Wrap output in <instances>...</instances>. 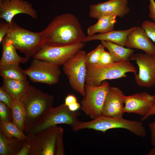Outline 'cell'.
<instances>
[{
  "mask_svg": "<svg viewBox=\"0 0 155 155\" xmlns=\"http://www.w3.org/2000/svg\"><path fill=\"white\" fill-rule=\"evenodd\" d=\"M85 45L83 42L65 46L44 45L33 58L51 62L59 66L73 57Z\"/></svg>",
  "mask_w": 155,
  "mask_h": 155,
  "instance_id": "obj_10",
  "label": "cell"
},
{
  "mask_svg": "<svg viewBox=\"0 0 155 155\" xmlns=\"http://www.w3.org/2000/svg\"><path fill=\"white\" fill-rule=\"evenodd\" d=\"M154 105L151 110L144 116L141 119L140 121H142L147 119L149 116L155 114V93L154 95Z\"/></svg>",
  "mask_w": 155,
  "mask_h": 155,
  "instance_id": "obj_38",
  "label": "cell"
},
{
  "mask_svg": "<svg viewBox=\"0 0 155 155\" xmlns=\"http://www.w3.org/2000/svg\"><path fill=\"white\" fill-rule=\"evenodd\" d=\"M141 26L145 30L150 38L155 42V22L145 20Z\"/></svg>",
  "mask_w": 155,
  "mask_h": 155,
  "instance_id": "obj_30",
  "label": "cell"
},
{
  "mask_svg": "<svg viewBox=\"0 0 155 155\" xmlns=\"http://www.w3.org/2000/svg\"><path fill=\"white\" fill-rule=\"evenodd\" d=\"M1 44L2 52L0 61V66L8 64H18L26 63L30 58L19 56L11 41L6 36Z\"/></svg>",
  "mask_w": 155,
  "mask_h": 155,
  "instance_id": "obj_18",
  "label": "cell"
},
{
  "mask_svg": "<svg viewBox=\"0 0 155 155\" xmlns=\"http://www.w3.org/2000/svg\"><path fill=\"white\" fill-rule=\"evenodd\" d=\"M27 135L28 136L27 139L17 155H29L30 149V137L29 135Z\"/></svg>",
  "mask_w": 155,
  "mask_h": 155,
  "instance_id": "obj_34",
  "label": "cell"
},
{
  "mask_svg": "<svg viewBox=\"0 0 155 155\" xmlns=\"http://www.w3.org/2000/svg\"><path fill=\"white\" fill-rule=\"evenodd\" d=\"M11 23L5 21L0 24V43L7 35L11 28Z\"/></svg>",
  "mask_w": 155,
  "mask_h": 155,
  "instance_id": "obj_33",
  "label": "cell"
},
{
  "mask_svg": "<svg viewBox=\"0 0 155 155\" xmlns=\"http://www.w3.org/2000/svg\"><path fill=\"white\" fill-rule=\"evenodd\" d=\"M29 85L27 80L4 79L1 87L14 100H21Z\"/></svg>",
  "mask_w": 155,
  "mask_h": 155,
  "instance_id": "obj_20",
  "label": "cell"
},
{
  "mask_svg": "<svg viewBox=\"0 0 155 155\" xmlns=\"http://www.w3.org/2000/svg\"><path fill=\"white\" fill-rule=\"evenodd\" d=\"M77 102L78 101L76 96L74 94H69L65 97L64 103L67 106L71 104Z\"/></svg>",
  "mask_w": 155,
  "mask_h": 155,
  "instance_id": "obj_37",
  "label": "cell"
},
{
  "mask_svg": "<svg viewBox=\"0 0 155 155\" xmlns=\"http://www.w3.org/2000/svg\"><path fill=\"white\" fill-rule=\"evenodd\" d=\"M150 132L151 143L153 147H155V121L148 124Z\"/></svg>",
  "mask_w": 155,
  "mask_h": 155,
  "instance_id": "obj_35",
  "label": "cell"
},
{
  "mask_svg": "<svg viewBox=\"0 0 155 155\" xmlns=\"http://www.w3.org/2000/svg\"><path fill=\"white\" fill-rule=\"evenodd\" d=\"M105 47L102 44L90 53H87L86 59V66L97 64Z\"/></svg>",
  "mask_w": 155,
  "mask_h": 155,
  "instance_id": "obj_27",
  "label": "cell"
},
{
  "mask_svg": "<svg viewBox=\"0 0 155 155\" xmlns=\"http://www.w3.org/2000/svg\"><path fill=\"white\" fill-rule=\"evenodd\" d=\"M26 141L8 137L0 131V155H17Z\"/></svg>",
  "mask_w": 155,
  "mask_h": 155,
  "instance_id": "obj_23",
  "label": "cell"
},
{
  "mask_svg": "<svg viewBox=\"0 0 155 155\" xmlns=\"http://www.w3.org/2000/svg\"><path fill=\"white\" fill-rule=\"evenodd\" d=\"M149 16L154 22H155V1L154 0H149Z\"/></svg>",
  "mask_w": 155,
  "mask_h": 155,
  "instance_id": "obj_36",
  "label": "cell"
},
{
  "mask_svg": "<svg viewBox=\"0 0 155 155\" xmlns=\"http://www.w3.org/2000/svg\"><path fill=\"white\" fill-rule=\"evenodd\" d=\"M109 86L106 80L98 86L85 84V95L81 101L80 108L92 119L103 115L104 104Z\"/></svg>",
  "mask_w": 155,
  "mask_h": 155,
  "instance_id": "obj_8",
  "label": "cell"
},
{
  "mask_svg": "<svg viewBox=\"0 0 155 155\" xmlns=\"http://www.w3.org/2000/svg\"><path fill=\"white\" fill-rule=\"evenodd\" d=\"M154 100V95H151L146 92L128 96L125 95L124 112L134 113L144 116L152 108Z\"/></svg>",
  "mask_w": 155,
  "mask_h": 155,
  "instance_id": "obj_15",
  "label": "cell"
},
{
  "mask_svg": "<svg viewBox=\"0 0 155 155\" xmlns=\"http://www.w3.org/2000/svg\"><path fill=\"white\" fill-rule=\"evenodd\" d=\"M61 128L55 126L28 135L30 137L29 155H55L56 140Z\"/></svg>",
  "mask_w": 155,
  "mask_h": 155,
  "instance_id": "obj_11",
  "label": "cell"
},
{
  "mask_svg": "<svg viewBox=\"0 0 155 155\" xmlns=\"http://www.w3.org/2000/svg\"><path fill=\"white\" fill-rule=\"evenodd\" d=\"M80 112L69 110L64 103L53 107L36 123L25 130L26 135H32L59 124L69 125L72 128L79 122Z\"/></svg>",
  "mask_w": 155,
  "mask_h": 155,
  "instance_id": "obj_6",
  "label": "cell"
},
{
  "mask_svg": "<svg viewBox=\"0 0 155 155\" xmlns=\"http://www.w3.org/2000/svg\"><path fill=\"white\" fill-rule=\"evenodd\" d=\"M128 0H108L89 6V16L98 19L106 16H116L123 18L128 14L130 10Z\"/></svg>",
  "mask_w": 155,
  "mask_h": 155,
  "instance_id": "obj_13",
  "label": "cell"
},
{
  "mask_svg": "<svg viewBox=\"0 0 155 155\" xmlns=\"http://www.w3.org/2000/svg\"><path fill=\"white\" fill-rule=\"evenodd\" d=\"M134 74L137 71L129 61L115 62L109 65L102 66L97 64L86 66L85 84L93 86L100 85L106 80L125 78L126 73Z\"/></svg>",
  "mask_w": 155,
  "mask_h": 155,
  "instance_id": "obj_4",
  "label": "cell"
},
{
  "mask_svg": "<svg viewBox=\"0 0 155 155\" xmlns=\"http://www.w3.org/2000/svg\"><path fill=\"white\" fill-rule=\"evenodd\" d=\"M21 100L26 113L25 131L37 122L53 107L54 97L30 85Z\"/></svg>",
  "mask_w": 155,
  "mask_h": 155,
  "instance_id": "obj_2",
  "label": "cell"
},
{
  "mask_svg": "<svg viewBox=\"0 0 155 155\" xmlns=\"http://www.w3.org/2000/svg\"><path fill=\"white\" fill-rule=\"evenodd\" d=\"M114 62L109 52L104 50L102 54L99 61L97 65L104 66L110 65Z\"/></svg>",
  "mask_w": 155,
  "mask_h": 155,
  "instance_id": "obj_32",
  "label": "cell"
},
{
  "mask_svg": "<svg viewBox=\"0 0 155 155\" xmlns=\"http://www.w3.org/2000/svg\"><path fill=\"white\" fill-rule=\"evenodd\" d=\"M67 107L70 111H76L79 109L80 108L81 105L78 102L71 104Z\"/></svg>",
  "mask_w": 155,
  "mask_h": 155,
  "instance_id": "obj_39",
  "label": "cell"
},
{
  "mask_svg": "<svg viewBox=\"0 0 155 155\" xmlns=\"http://www.w3.org/2000/svg\"><path fill=\"white\" fill-rule=\"evenodd\" d=\"M117 16H106L99 18L96 23L89 26L87 28V36H91L97 33H104L113 30L116 22Z\"/></svg>",
  "mask_w": 155,
  "mask_h": 155,
  "instance_id": "obj_22",
  "label": "cell"
},
{
  "mask_svg": "<svg viewBox=\"0 0 155 155\" xmlns=\"http://www.w3.org/2000/svg\"><path fill=\"white\" fill-rule=\"evenodd\" d=\"M16 48L25 56H33L45 45L44 40L40 32L24 29L12 20L10 30L6 35Z\"/></svg>",
  "mask_w": 155,
  "mask_h": 155,
  "instance_id": "obj_5",
  "label": "cell"
},
{
  "mask_svg": "<svg viewBox=\"0 0 155 155\" xmlns=\"http://www.w3.org/2000/svg\"><path fill=\"white\" fill-rule=\"evenodd\" d=\"M130 58L135 61L138 67L134 80L139 86L150 88L155 86V54H133Z\"/></svg>",
  "mask_w": 155,
  "mask_h": 155,
  "instance_id": "obj_12",
  "label": "cell"
},
{
  "mask_svg": "<svg viewBox=\"0 0 155 155\" xmlns=\"http://www.w3.org/2000/svg\"><path fill=\"white\" fill-rule=\"evenodd\" d=\"M87 54L85 51L82 49L80 50L63 65L62 68L68 78L71 88L83 97L85 95Z\"/></svg>",
  "mask_w": 155,
  "mask_h": 155,
  "instance_id": "obj_7",
  "label": "cell"
},
{
  "mask_svg": "<svg viewBox=\"0 0 155 155\" xmlns=\"http://www.w3.org/2000/svg\"><path fill=\"white\" fill-rule=\"evenodd\" d=\"M147 155H155V147L151 149L148 153Z\"/></svg>",
  "mask_w": 155,
  "mask_h": 155,
  "instance_id": "obj_40",
  "label": "cell"
},
{
  "mask_svg": "<svg viewBox=\"0 0 155 155\" xmlns=\"http://www.w3.org/2000/svg\"><path fill=\"white\" fill-rule=\"evenodd\" d=\"M11 109L12 115L11 122L24 131L26 113L22 100L14 99Z\"/></svg>",
  "mask_w": 155,
  "mask_h": 155,
  "instance_id": "obj_24",
  "label": "cell"
},
{
  "mask_svg": "<svg viewBox=\"0 0 155 155\" xmlns=\"http://www.w3.org/2000/svg\"><path fill=\"white\" fill-rule=\"evenodd\" d=\"M142 122L102 115L91 121H79L72 129L75 132L87 129L104 133L111 129L122 128L129 131L137 136L144 137L146 135V130Z\"/></svg>",
  "mask_w": 155,
  "mask_h": 155,
  "instance_id": "obj_3",
  "label": "cell"
},
{
  "mask_svg": "<svg viewBox=\"0 0 155 155\" xmlns=\"http://www.w3.org/2000/svg\"><path fill=\"white\" fill-rule=\"evenodd\" d=\"M64 130L61 127L57 137L55 147V155H64L65 154L64 148L63 135Z\"/></svg>",
  "mask_w": 155,
  "mask_h": 155,
  "instance_id": "obj_28",
  "label": "cell"
},
{
  "mask_svg": "<svg viewBox=\"0 0 155 155\" xmlns=\"http://www.w3.org/2000/svg\"><path fill=\"white\" fill-rule=\"evenodd\" d=\"M12 112L10 108L4 103L0 101V121H11Z\"/></svg>",
  "mask_w": 155,
  "mask_h": 155,
  "instance_id": "obj_29",
  "label": "cell"
},
{
  "mask_svg": "<svg viewBox=\"0 0 155 155\" xmlns=\"http://www.w3.org/2000/svg\"><path fill=\"white\" fill-rule=\"evenodd\" d=\"M23 13L33 19L38 18L37 12L32 4L25 0H0V18L11 23L16 15Z\"/></svg>",
  "mask_w": 155,
  "mask_h": 155,
  "instance_id": "obj_14",
  "label": "cell"
},
{
  "mask_svg": "<svg viewBox=\"0 0 155 155\" xmlns=\"http://www.w3.org/2000/svg\"><path fill=\"white\" fill-rule=\"evenodd\" d=\"M0 131L8 137L15 138L22 141H25L27 139V135L25 134L24 131L11 121H0Z\"/></svg>",
  "mask_w": 155,
  "mask_h": 155,
  "instance_id": "obj_26",
  "label": "cell"
},
{
  "mask_svg": "<svg viewBox=\"0 0 155 155\" xmlns=\"http://www.w3.org/2000/svg\"><path fill=\"white\" fill-rule=\"evenodd\" d=\"M40 33L45 45L54 46L70 45L83 42L86 37L77 18L69 13L55 17Z\"/></svg>",
  "mask_w": 155,
  "mask_h": 155,
  "instance_id": "obj_1",
  "label": "cell"
},
{
  "mask_svg": "<svg viewBox=\"0 0 155 155\" xmlns=\"http://www.w3.org/2000/svg\"><path fill=\"white\" fill-rule=\"evenodd\" d=\"M0 75L3 79L27 80V75L19 64H8L0 66Z\"/></svg>",
  "mask_w": 155,
  "mask_h": 155,
  "instance_id": "obj_25",
  "label": "cell"
},
{
  "mask_svg": "<svg viewBox=\"0 0 155 155\" xmlns=\"http://www.w3.org/2000/svg\"><path fill=\"white\" fill-rule=\"evenodd\" d=\"M14 99L1 87H0V101L1 102L11 108Z\"/></svg>",
  "mask_w": 155,
  "mask_h": 155,
  "instance_id": "obj_31",
  "label": "cell"
},
{
  "mask_svg": "<svg viewBox=\"0 0 155 155\" xmlns=\"http://www.w3.org/2000/svg\"><path fill=\"white\" fill-rule=\"evenodd\" d=\"M125 95L118 88L110 86L104 102L103 115L117 118L123 117L124 113Z\"/></svg>",
  "mask_w": 155,
  "mask_h": 155,
  "instance_id": "obj_16",
  "label": "cell"
},
{
  "mask_svg": "<svg viewBox=\"0 0 155 155\" xmlns=\"http://www.w3.org/2000/svg\"><path fill=\"white\" fill-rule=\"evenodd\" d=\"M126 46L130 49L143 50L149 54H155V46L141 26H136L129 33Z\"/></svg>",
  "mask_w": 155,
  "mask_h": 155,
  "instance_id": "obj_17",
  "label": "cell"
},
{
  "mask_svg": "<svg viewBox=\"0 0 155 155\" xmlns=\"http://www.w3.org/2000/svg\"><path fill=\"white\" fill-rule=\"evenodd\" d=\"M135 27H132L126 30H113L104 33L87 36L83 42H86L96 40H105L125 46L128 35Z\"/></svg>",
  "mask_w": 155,
  "mask_h": 155,
  "instance_id": "obj_19",
  "label": "cell"
},
{
  "mask_svg": "<svg viewBox=\"0 0 155 155\" xmlns=\"http://www.w3.org/2000/svg\"><path fill=\"white\" fill-rule=\"evenodd\" d=\"M101 43L110 53L114 62L129 61L134 50L113 43L110 41L101 40Z\"/></svg>",
  "mask_w": 155,
  "mask_h": 155,
  "instance_id": "obj_21",
  "label": "cell"
},
{
  "mask_svg": "<svg viewBox=\"0 0 155 155\" xmlns=\"http://www.w3.org/2000/svg\"><path fill=\"white\" fill-rule=\"evenodd\" d=\"M59 67L51 62L33 58L29 67L24 71L33 82L52 85L59 80L61 73Z\"/></svg>",
  "mask_w": 155,
  "mask_h": 155,
  "instance_id": "obj_9",
  "label": "cell"
}]
</instances>
